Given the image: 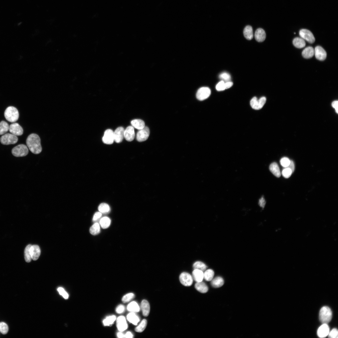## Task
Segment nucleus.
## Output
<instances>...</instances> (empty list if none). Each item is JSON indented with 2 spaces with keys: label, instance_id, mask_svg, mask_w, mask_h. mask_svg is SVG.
<instances>
[{
  "label": "nucleus",
  "instance_id": "obj_4",
  "mask_svg": "<svg viewBox=\"0 0 338 338\" xmlns=\"http://www.w3.org/2000/svg\"><path fill=\"white\" fill-rule=\"evenodd\" d=\"M28 153L27 146L21 144L14 147L12 150L13 155L17 157H23L26 156Z\"/></svg>",
  "mask_w": 338,
  "mask_h": 338
},
{
  "label": "nucleus",
  "instance_id": "obj_27",
  "mask_svg": "<svg viewBox=\"0 0 338 338\" xmlns=\"http://www.w3.org/2000/svg\"><path fill=\"white\" fill-rule=\"evenodd\" d=\"M293 44L294 46L298 48H302L306 46L305 40L302 38L296 37L294 39Z\"/></svg>",
  "mask_w": 338,
  "mask_h": 338
},
{
  "label": "nucleus",
  "instance_id": "obj_30",
  "mask_svg": "<svg viewBox=\"0 0 338 338\" xmlns=\"http://www.w3.org/2000/svg\"><path fill=\"white\" fill-rule=\"evenodd\" d=\"M111 223V219L107 217H103L100 219V222L101 227L104 229L108 228L110 225Z\"/></svg>",
  "mask_w": 338,
  "mask_h": 338
},
{
  "label": "nucleus",
  "instance_id": "obj_26",
  "mask_svg": "<svg viewBox=\"0 0 338 338\" xmlns=\"http://www.w3.org/2000/svg\"><path fill=\"white\" fill-rule=\"evenodd\" d=\"M245 37L248 40H251L253 37V29L251 26L247 25L245 28L243 32Z\"/></svg>",
  "mask_w": 338,
  "mask_h": 338
},
{
  "label": "nucleus",
  "instance_id": "obj_23",
  "mask_svg": "<svg viewBox=\"0 0 338 338\" xmlns=\"http://www.w3.org/2000/svg\"><path fill=\"white\" fill-rule=\"evenodd\" d=\"M269 169L270 171L276 177L279 178L281 176V173L280 169L276 163H273L271 164L269 166Z\"/></svg>",
  "mask_w": 338,
  "mask_h": 338
},
{
  "label": "nucleus",
  "instance_id": "obj_5",
  "mask_svg": "<svg viewBox=\"0 0 338 338\" xmlns=\"http://www.w3.org/2000/svg\"><path fill=\"white\" fill-rule=\"evenodd\" d=\"M18 140L17 136L10 134H6L0 139V141L4 145L15 144L18 142Z\"/></svg>",
  "mask_w": 338,
  "mask_h": 338
},
{
  "label": "nucleus",
  "instance_id": "obj_24",
  "mask_svg": "<svg viewBox=\"0 0 338 338\" xmlns=\"http://www.w3.org/2000/svg\"><path fill=\"white\" fill-rule=\"evenodd\" d=\"M224 283V282L223 278L221 277L218 276L212 279L211 281V284L213 287L218 288L222 286Z\"/></svg>",
  "mask_w": 338,
  "mask_h": 338
},
{
  "label": "nucleus",
  "instance_id": "obj_10",
  "mask_svg": "<svg viewBox=\"0 0 338 338\" xmlns=\"http://www.w3.org/2000/svg\"><path fill=\"white\" fill-rule=\"evenodd\" d=\"M299 34L301 38L309 43L312 44L315 41V38L312 33L307 29H301Z\"/></svg>",
  "mask_w": 338,
  "mask_h": 338
},
{
  "label": "nucleus",
  "instance_id": "obj_45",
  "mask_svg": "<svg viewBox=\"0 0 338 338\" xmlns=\"http://www.w3.org/2000/svg\"><path fill=\"white\" fill-rule=\"evenodd\" d=\"M219 78L223 80L226 82H229L231 79L230 75L229 73L226 72L222 73V74L220 75Z\"/></svg>",
  "mask_w": 338,
  "mask_h": 338
},
{
  "label": "nucleus",
  "instance_id": "obj_55",
  "mask_svg": "<svg viewBox=\"0 0 338 338\" xmlns=\"http://www.w3.org/2000/svg\"><path fill=\"white\" fill-rule=\"evenodd\" d=\"M117 336L119 338H125V335L121 332L117 333Z\"/></svg>",
  "mask_w": 338,
  "mask_h": 338
},
{
  "label": "nucleus",
  "instance_id": "obj_49",
  "mask_svg": "<svg viewBox=\"0 0 338 338\" xmlns=\"http://www.w3.org/2000/svg\"><path fill=\"white\" fill-rule=\"evenodd\" d=\"M102 216V213L100 212H97L94 215L93 220V222H96L99 220Z\"/></svg>",
  "mask_w": 338,
  "mask_h": 338
},
{
  "label": "nucleus",
  "instance_id": "obj_44",
  "mask_svg": "<svg viewBox=\"0 0 338 338\" xmlns=\"http://www.w3.org/2000/svg\"><path fill=\"white\" fill-rule=\"evenodd\" d=\"M216 89L218 91H223L226 89L225 82L223 81L219 82L216 85Z\"/></svg>",
  "mask_w": 338,
  "mask_h": 338
},
{
  "label": "nucleus",
  "instance_id": "obj_17",
  "mask_svg": "<svg viewBox=\"0 0 338 338\" xmlns=\"http://www.w3.org/2000/svg\"><path fill=\"white\" fill-rule=\"evenodd\" d=\"M329 332L330 329L328 324L323 323L318 328L317 334L319 337L324 338L328 336Z\"/></svg>",
  "mask_w": 338,
  "mask_h": 338
},
{
  "label": "nucleus",
  "instance_id": "obj_41",
  "mask_svg": "<svg viewBox=\"0 0 338 338\" xmlns=\"http://www.w3.org/2000/svg\"><path fill=\"white\" fill-rule=\"evenodd\" d=\"M135 297V295L133 293H129L125 295L122 298V302L126 303L133 299Z\"/></svg>",
  "mask_w": 338,
  "mask_h": 338
},
{
  "label": "nucleus",
  "instance_id": "obj_31",
  "mask_svg": "<svg viewBox=\"0 0 338 338\" xmlns=\"http://www.w3.org/2000/svg\"><path fill=\"white\" fill-rule=\"evenodd\" d=\"M9 125L6 122L2 121L0 122V135L5 134L9 130Z\"/></svg>",
  "mask_w": 338,
  "mask_h": 338
},
{
  "label": "nucleus",
  "instance_id": "obj_22",
  "mask_svg": "<svg viewBox=\"0 0 338 338\" xmlns=\"http://www.w3.org/2000/svg\"><path fill=\"white\" fill-rule=\"evenodd\" d=\"M302 55L303 57L305 58H311L314 55V49L313 47H307L303 50Z\"/></svg>",
  "mask_w": 338,
  "mask_h": 338
},
{
  "label": "nucleus",
  "instance_id": "obj_35",
  "mask_svg": "<svg viewBox=\"0 0 338 338\" xmlns=\"http://www.w3.org/2000/svg\"><path fill=\"white\" fill-rule=\"evenodd\" d=\"M214 274L213 270L211 269L207 270L204 273V278L207 281H211L213 279Z\"/></svg>",
  "mask_w": 338,
  "mask_h": 338
},
{
  "label": "nucleus",
  "instance_id": "obj_7",
  "mask_svg": "<svg viewBox=\"0 0 338 338\" xmlns=\"http://www.w3.org/2000/svg\"><path fill=\"white\" fill-rule=\"evenodd\" d=\"M179 279L181 283L185 287L191 286L193 282L192 276L189 273L186 272H183L181 274Z\"/></svg>",
  "mask_w": 338,
  "mask_h": 338
},
{
  "label": "nucleus",
  "instance_id": "obj_33",
  "mask_svg": "<svg viewBox=\"0 0 338 338\" xmlns=\"http://www.w3.org/2000/svg\"><path fill=\"white\" fill-rule=\"evenodd\" d=\"M100 212L101 213L106 214L109 213L110 211V207L107 203H101L98 208Z\"/></svg>",
  "mask_w": 338,
  "mask_h": 338
},
{
  "label": "nucleus",
  "instance_id": "obj_39",
  "mask_svg": "<svg viewBox=\"0 0 338 338\" xmlns=\"http://www.w3.org/2000/svg\"><path fill=\"white\" fill-rule=\"evenodd\" d=\"M116 319L115 316L113 315L108 317L103 321L105 326H109L112 325Z\"/></svg>",
  "mask_w": 338,
  "mask_h": 338
},
{
  "label": "nucleus",
  "instance_id": "obj_18",
  "mask_svg": "<svg viewBox=\"0 0 338 338\" xmlns=\"http://www.w3.org/2000/svg\"><path fill=\"white\" fill-rule=\"evenodd\" d=\"M30 253L32 259L34 260H38L40 255L41 251L39 246L37 245H32Z\"/></svg>",
  "mask_w": 338,
  "mask_h": 338
},
{
  "label": "nucleus",
  "instance_id": "obj_13",
  "mask_svg": "<svg viewBox=\"0 0 338 338\" xmlns=\"http://www.w3.org/2000/svg\"><path fill=\"white\" fill-rule=\"evenodd\" d=\"M102 141L107 144H112L114 141V132L110 129L107 130L105 132Z\"/></svg>",
  "mask_w": 338,
  "mask_h": 338
},
{
  "label": "nucleus",
  "instance_id": "obj_42",
  "mask_svg": "<svg viewBox=\"0 0 338 338\" xmlns=\"http://www.w3.org/2000/svg\"><path fill=\"white\" fill-rule=\"evenodd\" d=\"M292 173V171L290 169L286 168H284L282 172L283 176L287 179L290 177Z\"/></svg>",
  "mask_w": 338,
  "mask_h": 338
},
{
  "label": "nucleus",
  "instance_id": "obj_16",
  "mask_svg": "<svg viewBox=\"0 0 338 338\" xmlns=\"http://www.w3.org/2000/svg\"><path fill=\"white\" fill-rule=\"evenodd\" d=\"M116 327L121 332L127 329L128 326L125 317L121 316L117 318Z\"/></svg>",
  "mask_w": 338,
  "mask_h": 338
},
{
  "label": "nucleus",
  "instance_id": "obj_52",
  "mask_svg": "<svg viewBox=\"0 0 338 338\" xmlns=\"http://www.w3.org/2000/svg\"><path fill=\"white\" fill-rule=\"evenodd\" d=\"M338 102L337 101H334L332 102V106L333 108H335L336 112L338 113Z\"/></svg>",
  "mask_w": 338,
  "mask_h": 338
},
{
  "label": "nucleus",
  "instance_id": "obj_48",
  "mask_svg": "<svg viewBox=\"0 0 338 338\" xmlns=\"http://www.w3.org/2000/svg\"><path fill=\"white\" fill-rule=\"evenodd\" d=\"M125 310V307L123 305L119 306L116 308V312L118 313H121L124 312Z\"/></svg>",
  "mask_w": 338,
  "mask_h": 338
},
{
  "label": "nucleus",
  "instance_id": "obj_47",
  "mask_svg": "<svg viewBox=\"0 0 338 338\" xmlns=\"http://www.w3.org/2000/svg\"><path fill=\"white\" fill-rule=\"evenodd\" d=\"M328 336L330 338H337L338 332L337 329L335 328L332 329L329 332Z\"/></svg>",
  "mask_w": 338,
  "mask_h": 338
},
{
  "label": "nucleus",
  "instance_id": "obj_28",
  "mask_svg": "<svg viewBox=\"0 0 338 338\" xmlns=\"http://www.w3.org/2000/svg\"><path fill=\"white\" fill-rule=\"evenodd\" d=\"M132 126L138 129H142L145 127L144 122L142 120L139 119L135 120L131 122Z\"/></svg>",
  "mask_w": 338,
  "mask_h": 338
},
{
  "label": "nucleus",
  "instance_id": "obj_40",
  "mask_svg": "<svg viewBox=\"0 0 338 338\" xmlns=\"http://www.w3.org/2000/svg\"><path fill=\"white\" fill-rule=\"evenodd\" d=\"M9 328L5 322H0V332L3 334H6L8 332Z\"/></svg>",
  "mask_w": 338,
  "mask_h": 338
},
{
  "label": "nucleus",
  "instance_id": "obj_21",
  "mask_svg": "<svg viewBox=\"0 0 338 338\" xmlns=\"http://www.w3.org/2000/svg\"><path fill=\"white\" fill-rule=\"evenodd\" d=\"M192 277L196 283L202 282L204 278L203 272L198 269H194L192 272Z\"/></svg>",
  "mask_w": 338,
  "mask_h": 338
},
{
  "label": "nucleus",
  "instance_id": "obj_19",
  "mask_svg": "<svg viewBox=\"0 0 338 338\" xmlns=\"http://www.w3.org/2000/svg\"><path fill=\"white\" fill-rule=\"evenodd\" d=\"M256 40L259 42H262L265 40L266 35L265 31L261 28H258L256 31L255 34Z\"/></svg>",
  "mask_w": 338,
  "mask_h": 338
},
{
  "label": "nucleus",
  "instance_id": "obj_50",
  "mask_svg": "<svg viewBox=\"0 0 338 338\" xmlns=\"http://www.w3.org/2000/svg\"><path fill=\"white\" fill-rule=\"evenodd\" d=\"M266 203L265 199L263 197L260 199L259 201V204L260 206L262 208H264Z\"/></svg>",
  "mask_w": 338,
  "mask_h": 338
},
{
  "label": "nucleus",
  "instance_id": "obj_51",
  "mask_svg": "<svg viewBox=\"0 0 338 338\" xmlns=\"http://www.w3.org/2000/svg\"><path fill=\"white\" fill-rule=\"evenodd\" d=\"M286 168L290 169L292 171V173L294 171L295 165L292 161L291 160L290 165L287 167H286Z\"/></svg>",
  "mask_w": 338,
  "mask_h": 338
},
{
  "label": "nucleus",
  "instance_id": "obj_1",
  "mask_svg": "<svg viewBox=\"0 0 338 338\" xmlns=\"http://www.w3.org/2000/svg\"><path fill=\"white\" fill-rule=\"evenodd\" d=\"M40 139L36 134H32L28 137L26 143L28 147L33 154H38L42 151Z\"/></svg>",
  "mask_w": 338,
  "mask_h": 338
},
{
  "label": "nucleus",
  "instance_id": "obj_53",
  "mask_svg": "<svg viewBox=\"0 0 338 338\" xmlns=\"http://www.w3.org/2000/svg\"><path fill=\"white\" fill-rule=\"evenodd\" d=\"M233 84V83L232 82L230 81L225 83L226 89H229L232 86Z\"/></svg>",
  "mask_w": 338,
  "mask_h": 338
},
{
  "label": "nucleus",
  "instance_id": "obj_32",
  "mask_svg": "<svg viewBox=\"0 0 338 338\" xmlns=\"http://www.w3.org/2000/svg\"><path fill=\"white\" fill-rule=\"evenodd\" d=\"M32 245H28L25 250V259L26 262L28 263L31 262L32 259L30 253V248Z\"/></svg>",
  "mask_w": 338,
  "mask_h": 338
},
{
  "label": "nucleus",
  "instance_id": "obj_12",
  "mask_svg": "<svg viewBox=\"0 0 338 338\" xmlns=\"http://www.w3.org/2000/svg\"><path fill=\"white\" fill-rule=\"evenodd\" d=\"M314 55L317 59L321 61L325 60L327 53L325 50L320 46L316 47L314 49Z\"/></svg>",
  "mask_w": 338,
  "mask_h": 338
},
{
  "label": "nucleus",
  "instance_id": "obj_15",
  "mask_svg": "<svg viewBox=\"0 0 338 338\" xmlns=\"http://www.w3.org/2000/svg\"><path fill=\"white\" fill-rule=\"evenodd\" d=\"M135 137V134L134 127L132 126L128 127L124 130V138L127 141L131 142L134 140Z\"/></svg>",
  "mask_w": 338,
  "mask_h": 338
},
{
  "label": "nucleus",
  "instance_id": "obj_37",
  "mask_svg": "<svg viewBox=\"0 0 338 338\" xmlns=\"http://www.w3.org/2000/svg\"><path fill=\"white\" fill-rule=\"evenodd\" d=\"M90 232L93 235H96L100 232V227L98 223L94 224L90 228Z\"/></svg>",
  "mask_w": 338,
  "mask_h": 338
},
{
  "label": "nucleus",
  "instance_id": "obj_29",
  "mask_svg": "<svg viewBox=\"0 0 338 338\" xmlns=\"http://www.w3.org/2000/svg\"><path fill=\"white\" fill-rule=\"evenodd\" d=\"M128 321L134 325H136L140 321L139 317L134 313H129L127 316Z\"/></svg>",
  "mask_w": 338,
  "mask_h": 338
},
{
  "label": "nucleus",
  "instance_id": "obj_34",
  "mask_svg": "<svg viewBox=\"0 0 338 338\" xmlns=\"http://www.w3.org/2000/svg\"><path fill=\"white\" fill-rule=\"evenodd\" d=\"M127 310L131 312H138L140 308L138 305L135 302H133L128 304L127 306Z\"/></svg>",
  "mask_w": 338,
  "mask_h": 338
},
{
  "label": "nucleus",
  "instance_id": "obj_3",
  "mask_svg": "<svg viewBox=\"0 0 338 338\" xmlns=\"http://www.w3.org/2000/svg\"><path fill=\"white\" fill-rule=\"evenodd\" d=\"M332 313L330 308L328 306L322 307L320 311L319 317L320 321L323 324H328L331 321Z\"/></svg>",
  "mask_w": 338,
  "mask_h": 338
},
{
  "label": "nucleus",
  "instance_id": "obj_25",
  "mask_svg": "<svg viewBox=\"0 0 338 338\" xmlns=\"http://www.w3.org/2000/svg\"><path fill=\"white\" fill-rule=\"evenodd\" d=\"M195 287L196 290L202 293H207L209 290L207 285L202 281L197 283L195 285Z\"/></svg>",
  "mask_w": 338,
  "mask_h": 338
},
{
  "label": "nucleus",
  "instance_id": "obj_36",
  "mask_svg": "<svg viewBox=\"0 0 338 338\" xmlns=\"http://www.w3.org/2000/svg\"><path fill=\"white\" fill-rule=\"evenodd\" d=\"M193 267L194 269H198L203 272L206 270L207 267L203 263L197 261L194 264Z\"/></svg>",
  "mask_w": 338,
  "mask_h": 338
},
{
  "label": "nucleus",
  "instance_id": "obj_2",
  "mask_svg": "<svg viewBox=\"0 0 338 338\" xmlns=\"http://www.w3.org/2000/svg\"><path fill=\"white\" fill-rule=\"evenodd\" d=\"M4 115L6 119L11 123H15L19 119V114L17 109L13 107H8L6 110Z\"/></svg>",
  "mask_w": 338,
  "mask_h": 338
},
{
  "label": "nucleus",
  "instance_id": "obj_9",
  "mask_svg": "<svg viewBox=\"0 0 338 338\" xmlns=\"http://www.w3.org/2000/svg\"><path fill=\"white\" fill-rule=\"evenodd\" d=\"M150 130L148 127L145 126L142 129L139 130L137 134L136 139L139 142H142L148 139L150 135Z\"/></svg>",
  "mask_w": 338,
  "mask_h": 338
},
{
  "label": "nucleus",
  "instance_id": "obj_11",
  "mask_svg": "<svg viewBox=\"0 0 338 338\" xmlns=\"http://www.w3.org/2000/svg\"><path fill=\"white\" fill-rule=\"evenodd\" d=\"M9 130L11 134L16 136L22 135L23 134L22 127L18 123H13L9 126Z\"/></svg>",
  "mask_w": 338,
  "mask_h": 338
},
{
  "label": "nucleus",
  "instance_id": "obj_14",
  "mask_svg": "<svg viewBox=\"0 0 338 338\" xmlns=\"http://www.w3.org/2000/svg\"><path fill=\"white\" fill-rule=\"evenodd\" d=\"M124 128L122 127L117 128L114 132V141L116 143L121 142L124 138Z\"/></svg>",
  "mask_w": 338,
  "mask_h": 338
},
{
  "label": "nucleus",
  "instance_id": "obj_38",
  "mask_svg": "<svg viewBox=\"0 0 338 338\" xmlns=\"http://www.w3.org/2000/svg\"><path fill=\"white\" fill-rule=\"evenodd\" d=\"M147 325V320L145 319L143 320L140 324L135 328V331L139 332H142L145 329Z\"/></svg>",
  "mask_w": 338,
  "mask_h": 338
},
{
  "label": "nucleus",
  "instance_id": "obj_8",
  "mask_svg": "<svg viewBox=\"0 0 338 338\" xmlns=\"http://www.w3.org/2000/svg\"><path fill=\"white\" fill-rule=\"evenodd\" d=\"M211 93V91L210 88L206 87H202L197 91L196 97L199 101H203L208 98Z\"/></svg>",
  "mask_w": 338,
  "mask_h": 338
},
{
  "label": "nucleus",
  "instance_id": "obj_46",
  "mask_svg": "<svg viewBox=\"0 0 338 338\" xmlns=\"http://www.w3.org/2000/svg\"><path fill=\"white\" fill-rule=\"evenodd\" d=\"M57 291L59 292L60 294L65 299H68L69 298L68 294L65 291V290L62 287H59L58 288Z\"/></svg>",
  "mask_w": 338,
  "mask_h": 338
},
{
  "label": "nucleus",
  "instance_id": "obj_54",
  "mask_svg": "<svg viewBox=\"0 0 338 338\" xmlns=\"http://www.w3.org/2000/svg\"><path fill=\"white\" fill-rule=\"evenodd\" d=\"M133 335L130 332H127L126 334L125 335V337L127 338H131L133 337Z\"/></svg>",
  "mask_w": 338,
  "mask_h": 338
},
{
  "label": "nucleus",
  "instance_id": "obj_6",
  "mask_svg": "<svg viewBox=\"0 0 338 338\" xmlns=\"http://www.w3.org/2000/svg\"><path fill=\"white\" fill-rule=\"evenodd\" d=\"M266 101V98L265 97H262L258 100L256 97H254L251 101V106L253 109L259 110L265 104Z\"/></svg>",
  "mask_w": 338,
  "mask_h": 338
},
{
  "label": "nucleus",
  "instance_id": "obj_20",
  "mask_svg": "<svg viewBox=\"0 0 338 338\" xmlns=\"http://www.w3.org/2000/svg\"><path fill=\"white\" fill-rule=\"evenodd\" d=\"M141 307L143 315L145 317H148L150 312V305L149 302L145 300H142Z\"/></svg>",
  "mask_w": 338,
  "mask_h": 338
},
{
  "label": "nucleus",
  "instance_id": "obj_43",
  "mask_svg": "<svg viewBox=\"0 0 338 338\" xmlns=\"http://www.w3.org/2000/svg\"><path fill=\"white\" fill-rule=\"evenodd\" d=\"M291 160L287 157L282 158L280 160L281 165L284 168L287 167L290 164Z\"/></svg>",
  "mask_w": 338,
  "mask_h": 338
}]
</instances>
